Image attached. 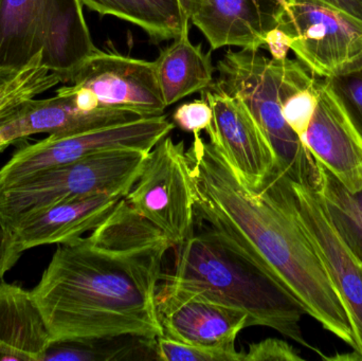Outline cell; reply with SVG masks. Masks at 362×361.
<instances>
[{
    "label": "cell",
    "mask_w": 362,
    "mask_h": 361,
    "mask_svg": "<svg viewBox=\"0 0 362 361\" xmlns=\"http://www.w3.org/2000/svg\"><path fill=\"white\" fill-rule=\"evenodd\" d=\"M172 248L125 197L88 237L59 244L31 290L52 341L163 336L156 295Z\"/></svg>",
    "instance_id": "1"
},
{
    "label": "cell",
    "mask_w": 362,
    "mask_h": 361,
    "mask_svg": "<svg viewBox=\"0 0 362 361\" xmlns=\"http://www.w3.org/2000/svg\"><path fill=\"white\" fill-rule=\"evenodd\" d=\"M195 223L272 278L310 317L356 352L346 307L293 211L276 167L261 188L240 177L214 140L194 135L185 150Z\"/></svg>",
    "instance_id": "2"
},
{
    "label": "cell",
    "mask_w": 362,
    "mask_h": 361,
    "mask_svg": "<svg viewBox=\"0 0 362 361\" xmlns=\"http://www.w3.org/2000/svg\"><path fill=\"white\" fill-rule=\"evenodd\" d=\"M173 250L174 271L163 281L246 314L247 328L265 326L317 351L302 334L300 303L214 235L202 229Z\"/></svg>",
    "instance_id": "3"
},
{
    "label": "cell",
    "mask_w": 362,
    "mask_h": 361,
    "mask_svg": "<svg viewBox=\"0 0 362 361\" xmlns=\"http://www.w3.org/2000/svg\"><path fill=\"white\" fill-rule=\"evenodd\" d=\"M81 0H0V68L19 69L34 57L69 83L97 50Z\"/></svg>",
    "instance_id": "4"
},
{
    "label": "cell",
    "mask_w": 362,
    "mask_h": 361,
    "mask_svg": "<svg viewBox=\"0 0 362 361\" xmlns=\"http://www.w3.org/2000/svg\"><path fill=\"white\" fill-rule=\"evenodd\" d=\"M286 59H269L259 51L229 50L216 64L218 78L214 83L246 104L272 144L276 167L296 184L319 192L321 165L283 116Z\"/></svg>",
    "instance_id": "5"
},
{
    "label": "cell",
    "mask_w": 362,
    "mask_h": 361,
    "mask_svg": "<svg viewBox=\"0 0 362 361\" xmlns=\"http://www.w3.org/2000/svg\"><path fill=\"white\" fill-rule=\"evenodd\" d=\"M148 153L112 150L35 174L0 190V218L10 225L27 212L100 193L125 197Z\"/></svg>",
    "instance_id": "6"
},
{
    "label": "cell",
    "mask_w": 362,
    "mask_h": 361,
    "mask_svg": "<svg viewBox=\"0 0 362 361\" xmlns=\"http://www.w3.org/2000/svg\"><path fill=\"white\" fill-rule=\"evenodd\" d=\"M276 28L313 74L329 78L362 59V21L321 0H279Z\"/></svg>",
    "instance_id": "7"
},
{
    "label": "cell",
    "mask_w": 362,
    "mask_h": 361,
    "mask_svg": "<svg viewBox=\"0 0 362 361\" xmlns=\"http://www.w3.org/2000/svg\"><path fill=\"white\" fill-rule=\"evenodd\" d=\"M175 124L165 114L69 136H49L19 148L0 170V190L52 167L98 153L138 150L150 153Z\"/></svg>",
    "instance_id": "8"
},
{
    "label": "cell",
    "mask_w": 362,
    "mask_h": 361,
    "mask_svg": "<svg viewBox=\"0 0 362 361\" xmlns=\"http://www.w3.org/2000/svg\"><path fill=\"white\" fill-rule=\"evenodd\" d=\"M125 201L160 229L173 247L194 235L193 189L183 141L167 136L148 153Z\"/></svg>",
    "instance_id": "9"
},
{
    "label": "cell",
    "mask_w": 362,
    "mask_h": 361,
    "mask_svg": "<svg viewBox=\"0 0 362 361\" xmlns=\"http://www.w3.org/2000/svg\"><path fill=\"white\" fill-rule=\"evenodd\" d=\"M286 182L296 216L348 312L356 353L362 360V263L334 228L319 193L296 184L287 176Z\"/></svg>",
    "instance_id": "10"
},
{
    "label": "cell",
    "mask_w": 362,
    "mask_h": 361,
    "mask_svg": "<svg viewBox=\"0 0 362 361\" xmlns=\"http://www.w3.org/2000/svg\"><path fill=\"white\" fill-rule=\"evenodd\" d=\"M70 84L93 91L100 106L134 110L148 118L165 114L155 61L97 49L74 72Z\"/></svg>",
    "instance_id": "11"
},
{
    "label": "cell",
    "mask_w": 362,
    "mask_h": 361,
    "mask_svg": "<svg viewBox=\"0 0 362 361\" xmlns=\"http://www.w3.org/2000/svg\"><path fill=\"white\" fill-rule=\"evenodd\" d=\"M156 309L163 336L187 345L234 353L238 335L247 328L246 314L161 280Z\"/></svg>",
    "instance_id": "12"
},
{
    "label": "cell",
    "mask_w": 362,
    "mask_h": 361,
    "mask_svg": "<svg viewBox=\"0 0 362 361\" xmlns=\"http://www.w3.org/2000/svg\"><path fill=\"white\" fill-rule=\"evenodd\" d=\"M212 108L209 139L221 148L236 173L250 188H261L276 167V156L265 134L246 104L219 88L214 82L202 90Z\"/></svg>",
    "instance_id": "13"
},
{
    "label": "cell",
    "mask_w": 362,
    "mask_h": 361,
    "mask_svg": "<svg viewBox=\"0 0 362 361\" xmlns=\"http://www.w3.org/2000/svg\"><path fill=\"white\" fill-rule=\"evenodd\" d=\"M148 118L134 110L103 107L81 110L74 97L59 87L48 99L25 100L0 114V143L10 144L37 134L69 136Z\"/></svg>",
    "instance_id": "14"
},
{
    "label": "cell",
    "mask_w": 362,
    "mask_h": 361,
    "mask_svg": "<svg viewBox=\"0 0 362 361\" xmlns=\"http://www.w3.org/2000/svg\"><path fill=\"white\" fill-rule=\"evenodd\" d=\"M316 89V108L302 142L349 191H361L362 138L320 76Z\"/></svg>",
    "instance_id": "15"
},
{
    "label": "cell",
    "mask_w": 362,
    "mask_h": 361,
    "mask_svg": "<svg viewBox=\"0 0 362 361\" xmlns=\"http://www.w3.org/2000/svg\"><path fill=\"white\" fill-rule=\"evenodd\" d=\"M124 197L100 193L27 212L8 227L23 251L66 244L99 227Z\"/></svg>",
    "instance_id": "16"
},
{
    "label": "cell",
    "mask_w": 362,
    "mask_h": 361,
    "mask_svg": "<svg viewBox=\"0 0 362 361\" xmlns=\"http://www.w3.org/2000/svg\"><path fill=\"white\" fill-rule=\"evenodd\" d=\"M279 0H199L191 23L204 34L212 50L238 47L265 49V35L276 27Z\"/></svg>",
    "instance_id": "17"
},
{
    "label": "cell",
    "mask_w": 362,
    "mask_h": 361,
    "mask_svg": "<svg viewBox=\"0 0 362 361\" xmlns=\"http://www.w3.org/2000/svg\"><path fill=\"white\" fill-rule=\"evenodd\" d=\"M52 338L33 295L0 283V361H42Z\"/></svg>",
    "instance_id": "18"
},
{
    "label": "cell",
    "mask_w": 362,
    "mask_h": 361,
    "mask_svg": "<svg viewBox=\"0 0 362 361\" xmlns=\"http://www.w3.org/2000/svg\"><path fill=\"white\" fill-rule=\"evenodd\" d=\"M189 28L185 27L173 44L161 50L154 61L161 95L168 107L214 82L211 53H204L200 45L192 44Z\"/></svg>",
    "instance_id": "19"
},
{
    "label": "cell",
    "mask_w": 362,
    "mask_h": 361,
    "mask_svg": "<svg viewBox=\"0 0 362 361\" xmlns=\"http://www.w3.org/2000/svg\"><path fill=\"white\" fill-rule=\"evenodd\" d=\"M101 16L110 15L137 25L154 44L173 40L191 25L180 0H81Z\"/></svg>",
    "instance_id": "20"
},
{
    "label": "cell",
    "mask_w": 362,
    "mask_h": 361,
    "mask_svg": "<svg viewBox=\"0 0 362 361\" xmlns=\"http://www.w3.org/2000/svg\"><path fill=\"white\" fill-rule=\"evenodd\" d=\"M156 339L119 337L95 341H51L42 361L156 360Z\"/></svg>",
    "instance_id": "21"
},
{
    "label": "cell",
    "mask_w": 362,
    "mask_h": 361,
    "mask_svg": "<svg viewBox=\"0 0 362 361\" xmlns=\"http://www.w3.org/2000/svg\"><path fill=\"white\" fill-rule=\"evenodd\" d=\"M321 171L322 182L318 193L329 220L342 241L362 263V190L351 192L322 165Z\"/></svg>",
    "instance_id": "22"
},
{
    "label": "cell",
    "mask_w": 362,
    "mask_h": 361,
    "mask_svg": "<svg viewBox=\"0 0 362 361\" xmlns=\"http://www.w3.org/2000/svg\"><path fill=\"white\" fill-rule=\"evenodd\" d=\"M59 83V76L42 65L40 53L19 69L0 68V114Z\"/></svg>",
    "instance_id": "23"
},
{
    "label": "cell",
    "mask_w": 362,
    "mask_h": 361,
    "mask_svg": "<svg viewBox=\"0 0 362 361\" xmlns=\"http://www.w3.org/2000/svg\"><path fill=\"white\" fill-rule=\"evenodd\" d=\"M322 78L362 138V59L344 71Z\"/></svg>",
    "instance_id": "24"
},
{
    "label": "cell",
    "mask_w": 362,
    "mask_h": 361,
    "mask_svg": "<svg viewBox=\"0 0 362 361\" xmlns=\"http://www.w3.org/2000/svg\"><path fill=\"white\" fill-rule=\"evenodd\" d=\"M156 360L163 361H243L244 352H226L187 345L165 336L155 343Z\"/></svg>",
    "instance_id": "25"
},
{
    "label": "cell",
    "mask_w": 362,
    "mask_h": 361,
    "mask_svg": "<svg viewBox=\"0 0 362 361\" xmlns=\"http://www.w3.org/2000/svg\"><path fill=\"white\" fill-rule=\"evenodd\" d=\"M173 123L187 133L200 134L212 125V108L202 97L182 104L173 114Z\"/></svg>",
    "instance_id": "26"
},
{
    "label": "cell",
    "mask_w": 362,
    "mask_h": 361,
    "mask_svg": "<svg viewBox=\"0 0 362 361\" xmlns=\"http://www.w3.org/2000/svg\"><path fill=\"white\" fill-rule=\"evenodd\" d=\"M243 361H303L295 348L278 338H267L252 343L244 352Z\"/></svg>",
    "instance_id": "27"
},
{
    "label": "cell",
    "mask_w": 362,
    "mask_h": 361,
    "mask_svg": "<svg viewBox=\"0 0 362 361\" xmlns=\"http://www.w3.org/2000/svg\"><path fill=\"white\" fill-rule=\"evenodd\" d=\"M23 252L10 227L0 218V283L4 281V275L16 264Z\"/></svg>",
    "instance_id": "28"
},
{
    "label": "cell",
    "mask_w": 362,
    "mask_h": 361,
    "mask_svg": "<svg viewBox=\"0 0 362 361\" xmlns=\"http://www.w3.org/2000/svg\"><path fill=\"white\" fill-rule=\"evenodd\" d=\"M265 49L269 51L272 59H286L291 50L288 37L279 28H274L266 33Z\"/></svg>",
    "instance_id": "29"
},
{
    "label": "cell",
    "mask_w": 362,
    "mask_h": 361,
    "mask_svg": "<svg viewBox=\"0 0 362 361\" xmlns=\"http://www.w3.org/2000/svg\"><path fill=\"white\" fill-rule=\"evenodd\" d=\"M362 21V0H321Z\"/></svg>",
    "instance_id": "30"
},
{
    "label": "cell",
    "mask_w": 362,
    "mask_h": 361,
    "mask_svg": "<svg viewBox=\"0 0 362 361\" xmlns=\"http://www.w3.org/2000/svg\"><path fill=\"white\" fill-rule=\"evenodd\" d=\"M181 8L187 19H191L192 14L197 8L199 0H180ZM191 21V20H189Z\"/></svg>",
    "instance_id": "31"
},
{
    "label": "cell",
    "mask_w": 362,
    "mask_h": 361,
    "mask_svg": "<svg viewBox=\"0 0 362 361\" xmlns=\"http://www.w3.org/2000/svg\"><path fill=\"white\" fill-rule=\"evenodd\" d=\"M6 148V146H4V144L0 143V153L4 152Z\"/></svg>",
    "instance_id": "32"
}]
</instances>
